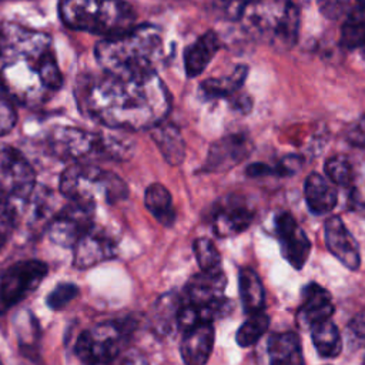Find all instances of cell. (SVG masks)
<instances>
[{
	"label": "cell",
	"instance_id": "8992f818",
	"mask_svg": "<svg viewBox=\"0 0 365 365\" xmlns=\"http://www.w3.org/2000/svg\"><path fill=\"white\" fill-rule=\"evenodd\" d=\"M47 145L53 155L76 163L91 160H124L130 154L127 141L114 135L76 127H57L48 133Z\"/></svg>",
	"mask_w": 365,
	"mask_h": 365
},
{
	"label": "cell",
	"instance_id": "f546056e",
	"mask_svg": "<svg viewBox=\"0 0 365 365\" xmlns=\"http://www.w3.org/2000/svg\"><path fill=\"white\" fill-rule=\"evenodd\" d=\"M269 327V317L267 314L257 312L250 315V318L238 328L235 334V341L240 346L247 348L258 342V339L267 332Z\"/></svg>",
	"mask_w": 365,
	"mask_h": 365
},
{
	"label": "cell",
	"instance_id": "52a82bcc",
	"mask_svg": "<svg viewBox=\"0 0 365 365\" xmlns=\"http://www.w3.org/2000/svg\"><path fill=\"white\" fill-rule=\"evenodd\" d=\"M60 191L68 201L94 204L98 200L115 202L127 197L125 182L114 173L93 164L76 163L60 177Z\"/></svg>",
	"mask_w": 365,
	"mask_h": 365
},
{
	"label": "cell",
	"instance_id": "277c9868",
	"mask_svg": "<svg viewBox=\"0 0 365 365\" xmlns=\"http://www.w3.org/2000/svg\"><path fill=\"white\" fill-rule=\"evenodd\" d=\"M238 19L252 38L275 50H288L298 38L299 13L291 0H245Z\"/></svg>",
	"mask_w": 365,
	"mask_h": 365
},
{
	"label": "cell",
	"instance_id": "603a6c76",
	"mask_svg": "<svg viewBox=\"0 0 365 365\" xmlns=\"http://www.w3.org/2000/svg\"><path fill=\"white\" fill-rule=\"evenodd\" d=\"M151 131V138L170 165H180L185 157V143L180 130L167 121L160 123Z\"/></svg>",
	"mask_w": 365,
	"mask_h": 365
},
{
	"label": "cell",
	"instance_id": "60d3db41",
	"mask_svg": "<svg viewBox=\"0 0 365 365\" xmlns=\"http://www.w3.org/2000/svg\"><path fill=\"white\" fill-rule=\"evenodd\" d=\"M351 331L358 335L359 338H365V308H362L349 322Z\"/></svg>",
	"mask_w": 365,
	"mask_h": 365
},
{
	"label": "cell",
	"instance_id": "7402d4cb",
	"mask_svg": "<svg viewBox=\"0 0 365 365\" xmlns=\"http://www.w3.org/2000/svg\"><path fill=\"white\" fill-rule=\"evenodd\" d=\"M269 365H305L299 336L292 332H275L268 339Z\"/></svg>",
	"mask_w": 365,
	"mask_h": 365
},
{
	"label": "cell",
	"instance_id": "d6986e66",
	"mask_svg": "<svg viewBox=\"0 0 365 365\" xmlns=\"http://www.w3.org/2000/svg\"><path fill=\"white\" fill-rule=\"evenodd\" d=\"M214 346L212 324H201L182 336L180 352L185 365H205Z\"/></svg>",
	"mask_w": 365,
	"mask_h": 365
},
{
	"label": "cell",
	"instance_id": "ffe728a7",
	"mask_svg": "<svg viewBox=\"0 0 365 365\" xmlns=\"http://www.w3.org/2000/svg\"><path fill=\"white\" fill-rule=\"evenodd\" d=\"M304 195L309 211L317 215L329 212L338 202V191L334 182L318 173H311L307 177Z\"/></svg>",
	"mask_w": 365,
	"mask_h": 365
},
{
	"label": "cell",
	"instance_id": "83f0119b",
	"mask_svg": "<svg viewBox=\"0 0 365 365\" xmlns=\"http://www.w3.org/2000/svg\"><path fill=\"white\" fill-rule=\"evenodd\" d=\"M309 328L312 344L322 358H335L341 354L342 338L336 325L331 319L317 322Z\"/></svg>",
	"mask_w": 365,
	"mask_h": 365
},
{
	"label": "cell",
	"instance_id": "d6a6232c",
	"mask_svg": "<svg viewBox=\"0 0 365 365\" xmlns=\"http://www.w3.org/2000/svg\"><path fill=\"white\" fill-rule=\"evenodd\" d=\"M327 178L336 185H349L354 180V171L349 160L344 155H334L325 163Z\"/></svg>",
	"mask_w": 365,
	"mask_h": 365
},
{
	"label": "cell",
	"instance_id": "f35d334b",
	"mask_svg": "<svg viewBox=\"0 0 365 365\" xmlns=\"http://www.w3.org/2000/svg\"><path fill=\"white\" fill-rule=\"evenodd\" d=\"M299 167H301V158L297 155H289V157L282 158V161L274 170L279 175H289V174H294L295 171H298Z\"/></svg>",
	"mask_w": 365,
	"mask_h": 365
},
{
	"label": "cell",
	"instance_id": "ab89813d",
	"mask_svg": "<svg viewBox=\"0 0 365 365\" xmlns=\"http://www.w3.org/2000/svg\"><path fill=\"white\" fill-rule=\"evenodd\" d=\"M17 222V215H4L0 217V250L4 247V244L9 240V235L11 232V230L14 228Z\"/></svg>",
	"mask_w": 365,
	"mask_h": 365
},
{
	"label": "cell",
	"instance_id": "3957f363",
	"mask_svg": "<svg viewBox=\"0 0 365 365\" xmlns=\"http://www.w3.org/2000/svg\"><path fill=\"white\" fill-rule=\"evenodd\" d=\"M164 53L163 34L153 24L134 26L104 37L96 46V58L103 71L121 76L157 73Z\"/></svg>",
	"mask_w": 365,
	"mask_h": 365
},
{
	"label": "cell",
	"instance_id": "4316f807",
	"mask_svg": "<svg viewBox=\"0 0 365 365\" xmlns=\"http://www.w3.org/2000/svg\"><path fill=\"white\" fill-rule=\"evenodd\" d=\"M181 308V298L174 292L163 294L153 307V328L160 335L170 334L177 328V317Z\"/></svg>",
	"mask_w": 365,
	"mask_h": 365
},
{
	"label": "cell",
	"instance_id": "5b68a950",
	"mask_svg": "<svg viewBox=\"0 0 365 365\" xmlns=\"http://www.w3.org/2000/svg\"><path fill=\"white\" fill-rule=\"evenodd\" d=\"M61 21L73 29L110 37L134 27L135 11L124 0H60Z\"/></svg>",
	"mask_w": 365,
	"mask_h": 365
},
{
	"label": "cell",
	"instance_id": "4dcf8cb0",
	"mask_svg": "<svg viewBox=\"0 0 365 365\" xmlns=\"http://www.w3.org/2000/svg\"><path fill=\"white\" fill-rule=\"evenodd\" d=\"M14 324H16L17 339L21 349H26L27 352L34 349L37 345L38 331H40L34 315L30 311H21L16 315Z\"/></svg>",
	"mask_w": 365,
	"mask_h": 365
},
{
	"label": "cell",
	"instance_id": "ba28073f",
	"mask_svg": "<svg viewBox=\"0 0 365 365\" xmlns=\"http://www.w3.org/2000/svg\"><path fill=\"white\" fill-rule=\"evenodd\" d=\"M36 188V174L27 158L14 147L0 145V215L26 202Z\"/></svg>",
	"mask_w": 365,
	"mask_h": 365
},
{
	"label": "cell",
	"instance_id": "d4e9b609",
	"mask_svg": "<svg viewBox=\"0 0 365 365\" xmlns=\"http://www.w3.org/2000/svg\"><path fill=\"white\" fill-rule=\"evenodd\" d=\"M241 304L248 315L261 312L265 305V292L258 274L252 268H241L238 274Z\"/></svg>",
	"mask_w": 365,
	"mask_h": 365
},
{
	"label": "cell",
	"instance_id": "74e56055",
	"mask_svg": "<svg viewBox=\"0 0 365 365\" xmlns=\"http://www.w3.org/2000/svg\"><path fill=\"white\" fill-rule=\"evenodd\" d=\"M348 140L354 145L365 147V115L361 117L348 131Z\"/></svg>",
	"mask_w": 365,
	"mask_h": 365
},
{
	"label": "cell",
	"instance_id": "e575fe53",
	"mask_svg": "<svg viewBox=\"0 0 365 365\" xmlns=\"http://www.w3.org/2000/svg\"><path fill=\"white\" fill-rule=\"evenodd\" d=\"M78 295V287L73 282H60L56 288L48 292L46 298V304L50 309L58 311L68 305Z\"/></svg>",
	"mask_w": 365,
	"mask_h": 365
},
{
	"label": "cell",
	"instance_id": "4fadbf2b",
	"mask_svg": "<svg viewBox=\"0 0 365 365\" xmlns=\"http://www.w3.org/2000/svg\"><path fill=\"white\" fill-rule=\"evenodd\" d=\"M251 141L244 134H230L210 145L202 165L204 173H224L244 161L251 153Z\"/></svg>",
	"mask_w": 365,
	"mask_h": 365
},
{
	"label": "cell",
	"instance_id": "b9f144b4",
	"mask_svg": "<svg viewBox=\"0 0 365 365\" xmlns=\"http://www.w3.org/2000/svg\"><path fill=\"white\" fill-rule=\"evenodd\" d=\"M245 173H247L250 177H261V175L272 174V173H275V170L271 168L269 165L264 164V163H254V164H251V165L247 167Z\"/></svg>",
	"mask_w": 365,
	"mask_h": 365
},
{
	"label": "cell",
	"instance_id": "9a60e30c",
	"mask_svg": "<svg viewBox=\"0 0 365 365\" xmlns=\"http://www.w3.org/2000/svg\"><path fill=\"white\" fill-rule=\"evenodd\" d=\"M73 265L78 269L94 267L117 254L114 240L94 225L73 247Z\"/></svg>",
	"mask_w": 365,
	"mask_h": 365
},
{
	"label": "cell",
	"instance_id": "e0dca14e",
	"mask_svg": "<svg viewBox=\"0 0 365 365\" xmlns=\"http://www.w3.org/2000/svg\"><path fill=\"white\" fill-rule=\"evenodd\" d=\"M227 285V277L222 269L215 271H201L192 275L185 287L184 297L181 301L191 305H210L221 298H224V291Z\"/></svg>",
	"mask_w": 365,
	"mask_h": 365
},
{
	"label": "cell",
	"instance_id": "d590c367",
	"mask_svg": "<svg viewBox=\"0 0 365 365\" xmlns=\"http://www.w3.org/2000/svg\"><path fill=\"white\" fill-rule=\"evenodd\" d=\"M13 104V101L0 94V137L10 133V130L16 125L17 114Z\"/></svg>",
	"mask_w": 365,
	"mask_h": 365
},
{
	"label": "cell",
	"instance_id": "484cf974",
	"mask_svg": "<svg viewBox=\"0 0 365 365\" xmlns=\"http://www.w3.org/2000/svg\"><path fill=\"white\" fill-rule=\"evenodd\" d=\"M144 204L153 217L163 225L171 227L175 221V210L170 191L163 184H151L144 192Z\"/></svg>",
	"mask_w": 365,
	"mask_h": 365
},
{
	"label": "cell",
	"instance_id": "8fae6325",
	"mask_svg": "<svg viewBox=\"0 0 365 365\" xmlns=\"http://www.w3.org/2000/svg\"><path fill=\"white\" fill-rule=\"evenodd\" d=\"M94 204L70 201L51 217L47 231L50 240L60 247H74L93 227Z\"/></svg>",
	"mask_w": 365,
	"mask_h": 365
},
{
	"label": "cell",
	"instance_id": "ee69618b",
	"mask_svg": "<svg viewBox=\"0 0 365 365\" xmlns=\"http://www.w3.org/2000/svg\"><path fill=\"white\" fill-rule=\"evenodd\" d=\"M361 50H362V57H364V58H365V46H364V47H362V48H361Z\"/></svg>",
	"mask_w": 365,
	"mask_h": 365
},
{
	"label": "cell",
	"instance_id": "7bdbcfd3",
	"mask_svg": "<svg viewBox=\"0 0 365 365\" xmlns=\"http://www.w3.org/2000/svg\"><path fill=\"white\" fill-rule=\"evenodd\" d=\"M355 200H356V201H358V202H359L362 207H365V188L356 192V197H355Z\"/></svg>",
	"mask_w": 365,
	"mask_h": 365
},
{
	"label": "cell",
	"instance_id": "7c38bea8",
	"mask_svg": "<svg viewBox=\"0 0 365 365\" xmlns=\"http://www.w3.org/2000/svg\"><path fill=\"white\" fill-rule=\"evenodd\" d=\"M275 234L282 257L292 268L301 269L309 257L311 241L289 212L275 217Z\"/></svg>",
	"mask_w": 365,
	"mask_h": 365
},
{
	"label": "cell",
	"instance_id": "5bb4252c",
	"mask_svg": "<svg viewBox=\"0 0 365 365\" xmlns=\"http://www.w3.org/2000/svg\"><path fill=\"white\" fill-rule=\"evenodd\" d=\"M254 218V211L238 195H230L218 202L212 212V230L218 237H232L245 231Z\"/></svg>",
	"mask_w": 365,
	"mask_h": 365
},
{
	"label": "cell",
	"instance_id": "7a4b0ae2",
	"mask_svg": "<svg viewBox=\"0 0 365 365\" xmlns=\"http://www.w3.org/2000/svg\"><path fill=\"white\" fill-rule=\"evenodd\" d=\"M63 86L51 37L0 20V94L24 107H40Z\"/></svg>",
	"mask_w": 365,
	"mask_h": 365
},
{
	"label": "cell",
	"instance_id": "44dd1931",
	"mask_svg": "<svg viewBox=\"0 0 365 365\" xmlns=\"http://www.w3.org/2000/svg\"><path fill=\"white\" fill-rule=\"evenodd\" d=\"M220 48V40L214 31L200 36L184 51V70L187 77L200 76Z\"/></svg>",
	"mask_w": 365,
	"mask_h": 365
},
{
	"label": "cell",
	"instance_id": "8d00e7d4",
	"mask_svg": "<svg viewBox=\"0 0 365 365\" xmlns=\"http://www.w3.org/2000/svg\"><path fill=\"white\" fill-rule=\"evenodd\" d=\"M113 365H150V362L144 352L137 348H128L113 361Z\"/></svg>",
	"mask_w": 365,
	"mask_h": 365
},
{
	"label": "cell",
	"instance_id": "f1b7e54d",
	"mask_svg": "<svg viewBox=\"0 0 365 365\" xmlns=\"http://www.w3.org/2000/svg\"><path fill=\"white\" fill-rule=\"evenodd\" d=\"M341 44L346 48H362L365 46V10L345 17L341 27Z\"/></svg>",
	"mask_w": 365,
	"mask_h": 365
},
{
	"label": "cell",
	"instance_id": "30bf717a",
	"mask_svg": "<svg viewBox=\"0 0 365 365\" xmlns=\"http://www.w3.org/2000/svg\"><path fill=\"white\" fill-rule=\"evenodd\" d=\"M47 269L38 259L20 261L9 267L0 278V309L11 308L33 292L44 279Z\"/></svg>",
	"mask_w": 365,
	"mask_h": 365
},
{
	"label": "cell",
	"instance_id": "2e32d148",
	"mask_svg": "<svg viewBox=\"0 0 365 365\" xmlns=\"http://www.w3.org/2000/svg\"><path fill=\"white\" fill-rule=\"evenodd\" d=\"M325 244L328 251L348 269L355 271L361 264L359 247L344 221L334 215L325 221Z\"/></svg>",
	"mask_w": 365,
	"mask_h": 365
},
{
	"label": "cell",
	"instance_id": "1f68e13d",
	"mask_svg": "<svg viewBox=\"0 0 365 365\" xmlns=\"http://www.w3.org/2000/svg\"><path fill=\"white\" fill-rule=\"evenodd\" d=\"M192 250L201 271L221 269V255L211 240L197 238L192 244Z\"/></svg>",
	"mask_w": 365,
	"mask_h": 365
},
{
	"label": "cell",
	"instance_id": "836d02e7",
	"mask_svg": "<svg viewBox=\"0 0 365 365\" xmlns=\"http://www.w3.org/2000/svg\"><path fill=\"white\" fill-rule=\"evenodd\" d=\"M317 4L325 17L334 20L339 17H348L349 14L362 10L356 0H317Z\"/></svg>",
	"mask_w": 365,
	"mask_h": 365
},
{
	"label": "cell",
	"instance_id": "ac0fdd59",
	"mask_svg": "<svg viewBox=\"0 0 365 365\" xmlns=\"http://www.w3.org/2000/svg\"><path fill=\"white\" fill-rule=\"evenodd\" d=\"M301 297L302 302L298 318L304 322V325L311 327L317 322L331 319L334 314V304L328 289L317 282H309L302 288Z\"/></svg>",
	"mask_w": 365,
	"mask_h": 365
},
{
	"label": "cell",
	"instance_id": "bcb514c9",
	"mask_svg": "<svg viewBox=\"0 0 365 365\" xmlns=\"http://www.w3.org/2000/svg\"><path fill=\"white\" fill-rule=\"evenodd\" d=\"M0 365H3V362H1V359H0Z\"/></svg>",
	"mask_w": 365,
	"mask_h": 365
},
{
	"label": "cell",
	"instance_id": "f6af8a7d",
	"mask_svg": "<svg viewBox=\"0 0 365 365\" xmlns=\"http://www.w3.org/2000/svg\"><path fill=\"white\" fill-rule=\"evenodd\" d=\"M362 365H365V355H364V359H362Z\"/></svg>",
	"mask_w": 365,
	"mask_h": 365
},
{
	"label": "cell",
	"instance_id": "cb8c5ba5",
	"mask_svg": "<svg viewBox=\"0 0 365 365\" xmlns=\"http://www.w3.org/2000/svg\"><path fill=\"white\" fill-rule=\"evenodd\" d=\"M248 74V67L247 66H237L235 70L225 77L220 78H208L201 83L200 90L202 97L205 98H227V100H234L238 94L240 90L247 78Z\"/></svg>",
	"mask_w": 365,
	"mask_h": 365
},
{
	"label": "cell",
	"instance_id": "6da1fadb",
	"mask_svg": "<svg viewBox=\"0 0 365 365\" xmlns=\"http://www.w3.org/2000/svg\"><path fill=\"white\" fill-rule=\"evenodd\" d=\"M77 101L94 121L124 131L151 130L171 108V96L157 73L87 76L78 83Z\"/></svg>",
	"mask_w": 365,
	"mask_h": 365
},
{
	"label": "cell",
	"instance_id": "9c48e42d",
	"mask_svg": "<svg viewBox=\"0 0 365 365\" xmlns=\"http://www.w3.org/2000/svg\"><path fill=\"white\" fill-rule=\"evenodd\" d=\"M133 327V321L124 319L98 324L91 329L83 331L74 345L76 355L86 365L113 364Z\"/></svg>",
	"mask_w": 365,
	"mask_h": 365
}]
</instances>
